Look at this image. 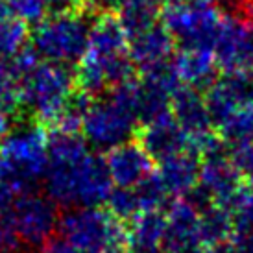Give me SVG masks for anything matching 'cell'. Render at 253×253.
Here are the masks:
<instances>
[{"label": "cell", "mask_w": 253, "mask_h": 253, "mask_svg": "<svg viewBox=\"0 0 253 253\" xmlns=\"http://www.w3.org/2000/svg\"><path fill=\"white\" fill-rule=\"evenodd\" d=\"M46 196L59 207L104 205L115 189L107 161L89 152L80 131L56 129L48 135V167L44 174Z\"/></svg>", "instance_id": "1"}, {"label": "cell", "mask_w": 253, "mask_h": 253, "mask_svg": "<svg viewBox=\"0 0 253 253\" xmlns=\"http://www.w3.org/2000/svg\"><path fill=\"white\" fill-rule=\"evenodd\" d=\"M126 30L119 15L106 11L92 19L89 41L76 71V89L87 96L104 91L133 78V61L127 54Z\"/></svg>", "instance_id": "2"}, {"label": "cell", "mask_w": 253, "mask_h": 253, "mask_svg": "<svg viewBox=\"0 0 253 253\" xmlns=\"http://www.w3.org/2000/svg\"><path fill=\"white\" fill-rule=\"evenodd\" d=\"M48 167V135L41 126H26L0 148V185L11 192H32Z\"/></svg>", "instance_id": "3"}, {"label": "cell", "mask_w": 253, "mask_h": 253, "mask_svg": "<svg viewBox=\"0 0 253 253\" xmlns=\"http://www.w3.org/2000/svg\"><path fill=\"white\" fill-rule=\"evenodd\" d=\"M76 92V74L69 65L39 63L19 78V104L41 124L56 126L67 102Z\"/></svg>", "instance_id": "4"}, {"label": "cell", "mask_w": 253, "mask_h": 253, "mask_svg": "<svg viewBox=\"0 0 253 253\" xmlns=\"http://www.w3.org/2000/svg\"><path fill=\"white\" fill-rule=\"evenodd\" d=\"M91 11H61L46 15L36 26L32 48L37 56L59 65L80 63L87 50L92 19Z\"/></svg>", "instance_id": "5"}, {"label": "cell", "mask_w": 253, "mask_h": 253, "mask_svg": "<svg viewBox=\"0 0 253 253\" xmlns=\"http://www.w3.org/2000/svg\"><path fill=\"white\" fill-rule=\"evenodd\" d=\"M57 233L82 253L122 250L127 227L104 207H71L59 216Z\"/></svg>", "instance_id": "6"}, {"label": "cell", "mask_w": 253, "mask_h": 253, "mask_svg": "<svg viewBox=\"0 0 253 253\" xmlns=\"http://www.w3.org/2000/svg\"><path fill=\"white\" fill-rule=\"evenodd\" d=\"M224 13L214 0H169L161 22L181 48L212 50Z\"/></svg>", "instance_id": "7"}, {"label": "cell", "mask_w": 253, "mask_h": 253, "mask_svg": "<svg viewBox=\"0 0 253 253\" xmlns=\"http://www.w3.org/2000/svg\"><path fill=\"white\" fill-rule=\"evenodd\" d=\"M57 205L48 196L26 192L2 218L0 233L9 250L19 244L41 248L57 229Z\"/></svg>", "instance_id": "8"}, {"label": "cell", "mask_w": 253, "mask_h": 253, "mask_svg": "<svg viewBox=\"0 0 253 253\" xmlns=\"http://www.w3.org/2000/svg\"><path fill=\"white\" fill-rule=\"evenodd\" d=\"M137 124L139 120L133 113L107 96L91 102L82 120L80 133L84 135L89 146L100 152H111L113 148L131 141Z\"/></svg>", "instance_id": "9"}, {"label": "cell", "mask_w": 253, "mask_h": 253, "mask_svg": "<svg viewBox=\"0 0 253 253\" xmlns=\"http://www.w3.org/2000/svg\"><path fill=\"white\" fill-rule=\"evenodd\" d=\"M200 209L189 198H176L167 207V231L163 239V253H204L200 239Z\"/></svg>", "instance_id": "10"}, {"label": "cell", "mask_w": 253, "mask_h": 253, "mask_svg": "<svg viewBox=\"0 0 253 253\" xmlns=\"http://www.w3.org/2000/svg\"><path fill=\"white\" fill-rule=\"evenodd\" d=\"M242 174L233 165L229 152L218 148L200 161V181L198 189L211 200L212 204L229 205L237 192L242 189Z\"/></svg>", "instance_id": "11"}, {"label": "cell", "mask_w": 253, "mask_h": 253, "mask_svg": "<svg viewBox=\"0 0 253 253\" xmlns=\"http://www.w3.org/2000/svg\"><path fill=\"white\" fill-rule=\"evenodd\" d=\"M205 102L214 126H218L235 109L253 104V69L225 71L207 89Z\"/></svg>", "instance_id": "12"}, {"label": "cell", "mask_w": 253, "mask_h": 253, "mask_svg": "<svg viewBox=\"0 0 253 253\" xmlns=\"http://www.w3.org/2000/svg\"><path fill=\"white\" fill-rule=\"evenodd\" d=\"M137 142L146 150L154 161H163L170 155L189 150L187 135L170 111L144 122Z\"/></svg>", "instance_id": "13"}, {"label": "cell", "mask_w": 253, "mask_h": 253, "mask_svg": "<svg viewBox=\"0 0 253 253\" xmlns=\"http://www.w3.org/2000/svg\"><path fill=\"white\" fill-rule=\"evenodd\" d=\"M115 187H135L152 174L154 159L139 142L127 141L113 148L106 157Z\"/></svg>", "instance_id": "14"}, {"label": "cell", "mask_w": 253, "mask_h": 253, "mask_svg": "<svg viewBox=\"0 0 253 253\" xmlns=\"http://www.w3.org/2000/svg\"><path fill=\"white\" fill-rule=\"evenodd\" d=\"M174 44H176V41L172 39L169 30L163 24L155 22L150 28L129 37L127 54H129L135 67H139L141 71H146L150 67L170 61Z\"/></svg>", "instance_id": "15"}, {"label": "cell", "mask_w": 253, "mask_h": 253, "mask_svg": "<svg viewBox=\"0 0 253 253\" xmlns=\"http://www.w3.org/2000/svg\"><path fill=\"white\" fill-rule=\"evenodd\" d=\"M157 177L161 179L169 196H189L200 181V157L189 150L170 155L167 159L159 161Z\"/></svg>", "instance_id": "16"}, {"label": "cell", "mask_w": 253, "mask_h": 253, "mask_svg": "<svg viewBox=\"0 0 253 253\" xmlns=\"http://www.w3.org/2000/svg\"><path fill=\"white\" fill-rule=\"evenodd\" d=\"M174 67L181 84L194 89H209L216 80L218 63L212 50L202 48H181L174 59Z\"/></svg>", "instance_id": "17"}, {"label": "cell", "mask_w": 253, "mask_h": 253, "mask_svg": "<svg viewBox=\"0 0 253 253\" xmlns=\"http://www.w3.org/2000/svg\"><path fill=\"white\" fill-rule=\"evenodd\" d=\"M167 231V216L161 211L141 212L129 222L127 240L131 253L137 252H159Z\"/></svg>", "instance_id": "18"}, {"label": "cell", "mask_w": 253, "mask_h": 253, "mask_svg": "<svg viewBox=\"0 0 253 253\" xmlns=\"http://www.w3.org/2000/svg\"><path fill=\"white\" fill-rule=\"evenodd\" d=\"M233 224H235L233 212L225 205H207L204 211L200 212V224H198L200 239H202L205 250L225 244L231 237Z\"/></svg>", "instance_id": "19"}, {"label": "cell", "mask_w": 253, "mask_h": 253, "mask_svg": "<svg viewBox=\"0 0 253 253\" xmlns=\"http://www.w3.org/2000/svg\"><path fill=\"white\" fill-rule=\"evenodd\" d=\"M216 127L218 137L229 146L253 142V104L229 113Z\"/></svg>", "instance_id": "20"}, {"label": "cell", "mask_w": 253, "mask_h": 253, "mask_svg": "<svg viewBox=\"0 0 253 253\" xmlns=\"http://www.w3.org/2000/svg\"><path fill=\"white\" fill-rule=\"evenodd\" d=\"M107 211L120 222H131L137 214L142 212L139 196L133 187H115L107 198Z\"/></svg>", "instance_id": "21"}, {"label": "cell", "mask_w": 253, "mask_h": 253, "mask_svg": "<svg viewBox=\"0 0 253 253\" xmlns=\"http://www.w3.org/2000/svg\"><path fill=\"white\" fill-rule=\"evenodd\" d=\"M28 39L26 24L19 19L7 17L0 21V57L17 56Z\"/></svg>", "instance_id": "22"}, {"label": "cell", "mask_w": 253, "mask_h": 253, "mask_svg": "<svg viewBox=\"0 0 253 253\" xmlns=\"http://www.w3.org/2000/svg\"><path fill=\"white\" fill-rule=\"evenodd\" d=\"M133 189L139 196L142 212L161 211L163 205H167V202H169V192L165 190L157 174H150L146 179H142L139 185H135Z\"/></svg>", "instance_id": "23"}, {"label": "cell", "mask_w": 253, "mask_h": 253, "mask_svg": "<svg viewBox=\"0 0 253 253\" xmlns=\"http://www.w3.org/2000/svg\"><path fill=\"white\" fill-rule=\"evenodd\" d=\"M11 7V13L15 19L22 21L24 24H39L46 19L48 7L44 4V0H9L7 2Z\"/></svg>", "instance_id": "24"}, {"label": "cell", "mask_w": 253, "mask_h": 253, "mask_svg": "<svg viewBox=\"0 0 253 253\" xmlns=\"http://www.w3.org/2000/svg\"><path fill=\"white\" fill-rule=\"evenodd\" d=\"M229 240L237 253H253V220L235 218Z\"/></svg>", "instance_id": "25"}, {"label": "cell", "mask_w": 253, "mask_h": 253, "mask_svg": "<svg viewBox=\"0 0 253 253\" xmlns=\"http://www.w3.org/2000/svg\"><path fill=\"white\" fill-rule=\"evenodd\" d=\"M229 157H231L233 165L239 169L240 174L248 177L250 181H253V142L231 146Z\"/></svg>", "instance_id": "26"}, {"label": "cell", "mask_w": 253, "mask_h": 253, "mask_svg": "<svg viewBox=\"0 0 253 253\" xmlns=\"http://www.w3.org/2000/svg\"><path fill=\"white\" fill-rule=\"evenodd\" d=\"M237 69H253V24L250 22H244V28L240 34Z\"/></svg>", "instance_id": "27"}, {"label": "cell", "mask_w": 253, "mask_h": 253, "mask_svg": "<svg viewBox=\"0 0 253 253\" xmlns=\"http://www.w3.org/2000/svg\"><path fill=\"white\" fill-rule=\"evenodd\" d=\"M44 4L52 13L61 11H92V0H44Z\"/></svg>", "instance_id": "28"}, {"label": "cell", "mask_w": 253, "mask_h": 253, "mask_svg": "<svg viewBox=\"0 0 253 253\" xmlns=\"http://www.w3.org/2000/svg\"><path fill=\"white\" fill-rule=\"evenodd\" d=\"M41 253H82L78 248H74L71 242L61 237V235H52L41 246Z\"/></svg>", "instance_id": "29"}, {"label": "cell", "mask_w": 253, "mask_h": 253, "mask_svg": "<svg viewBox=\"0 0 253 253\" xmlns=\"http://www.w3.org/2000/svg\"><path fill=\"white\" fill-rule=\"evenodd\" d=\"M169 0H119V6L117 9L122 6H141V7H150V9H157L159 11V7L165 6Z\"/></svg>", "instance_id": "30"}, {"label": "cell", "mask_w": 253, "mask_h": 253, "mask_svg": "<svg viewBox=\"0 0 253 253\" xmlns=\"http://www.w3.org/2000/svg\"><path fill=\"white\" fill-rule=\"evenodd\" d=\"M204 253H237V250H235L231 244H220V246L207 248Z\"/></svg>", "instance_id": "31"}, {"label": "cell", "mask_w": 253, "mask_h": 253, "mask_svg": "<svg viewBox=\"0 0 253 253\" xmlns=\"http://www.w3.org/2000/svg\"><path fill=\"white\" fill-rule=\"evenodd\" d=\"M11 7H9V4H7L6 0H0V21H4V19H7V17H11Z\"/></svg>", "instance_id": "32"}, {"label": "cell", "mask_w": 253, "mask_h": 253, "mask_svg": "<svg viewBox=\"0 0 253 253\" xmlns=\"http://www.w3.org/2000/svg\"><path fill=\"white\" fill-rule=\"evenodd\" d=\"M6 129H7V115H6V109L0 107V135L4 133Z\"/></svg>", "instance_id": "33"}, {"label": "cell", "mask_w": 253, "mask_h": 253, "mask_svg": "<svg viewBox=\"0 0 253 253\" xmlns=\"http://www.w3.org/2000/svg\"><path fill=\"white\" fill-rule=\"evenodd\" d=\"M6 248V242H4V237H2V233H0V253H2V250Z\"/></svg>", "instance_id": "34"}, {"label": "cell", "mask_w": 253, "mask_h": 253, "mask_svg": "<svg viewBox=\"0 0 253 253\" xmlns=\"http://www.w3.org/2000/svg\"><path fill=\"white\" fill-rule=\"evenodd\" d=\"M106 253H124L122 250H111V252H106Z\"/></svg>", "instance_id": "35"}]
</instances>
